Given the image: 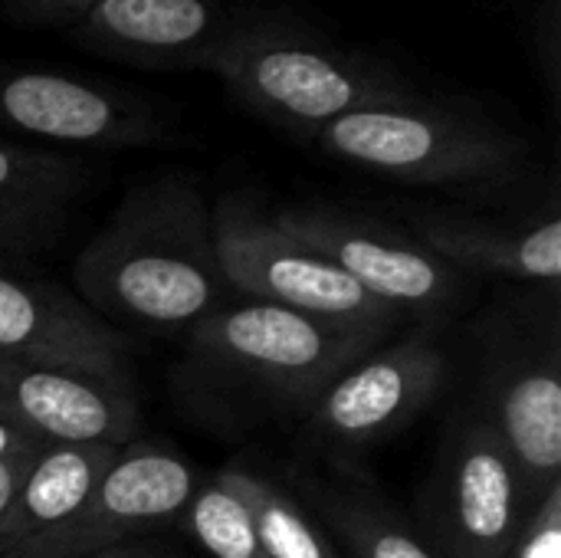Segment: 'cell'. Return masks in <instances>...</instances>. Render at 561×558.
<instances>
[{"label":"cell","mask_w":561,"mask_h":558,"mask_svg":"<svg viewBox=\"0 0 561 558\" xmlns=\"http://www.w3.org/2000/svg\"><path fill=\"white\" fill-rule=\"evenodd\" d=\"M82 187L79 158L0 135V253H36L53 243Z\"/></svg>","instance_id":"9a60e30c"},{"label":"cell","mask_w":561,"mask_h":558,"mask_svg":"<svg viewBox=\"0 0 561 558\" xmlns=\"http://www.w3.org/2000/svg\"><path fill=\"white\" fill-rule=\"evenodd\" d=\"M513 558H561V480L533 510Z\"/></svg>","instance_id":"44dd1931"},{"label":"cell","mask_w":561,"mask_h":558,"mask_svg":"<svg viewBox=\"0 0 561 558\" xmlns=\"http://www.w3.org/2000/svg\"><path fill=\"white\" fill-rule=\"evenodd\" d=\"M404 224L437 260L454 270H477L506 280H559L561 224L556 214L542 220L503 224L440 207H404Z\"/></svg>","instance_id":"5bb4252c"},{"label":"cell","mask_w":561,"mask_h":558,"mask_svg":"<svg viewBox=\"0 0 561 558\" xmlns=\"http://www.w3.org/2000/svg\"><path fill=\"white\" fill-rule=\"evenodd\" d=\"M210 227L227 286L250 303H270L381 335L401 319V309L365 293L325 257L289 237L273 214H260L247 197H224L210 207Z\"/></svg>","instance_id":"5b68a950"},{"label":"cell","mask_w":561,"mask_h":558,"mask_svg":"<svg viewBox=\"0 0 561 558\" xmlns=\"http://www.w3.org/2000/svg\"><path fill=\"white\" fill-rule=\"evenodd\" d=\"M319 510L352 558H437L421 536L404 529V523H398L378 500L329 490L319 493Z\"/></svg>","instance_id":"d6986e66"},{"label":"cell","mask_w":561,"mask_h":558,"mask_svg":"<svg viewBox=\"0 0 561 558\" xmlns=\"http://www.w3.org/2000/svg\"><path fill=\"white\" fill-rule=\"evenodd\" d=\"M444 372V355L427 335L368 352L316 398L309 428L345 447L375 444L434 401Z\"/></svg>","instance_id":"7c38bea8"},{"label":"cell","mask_w":561,"mask_h":558,"mask_svg":"<svg viewBox=\"0 0 561 558\" xmlns=\"http://www.w3.org/2000/svg\"><path fill=\"white\" fill-rule=\"evenodd\" d=\"M381 332L322 322L270 303L220 306L191 326V355L220 375L299 405L375 352Z\"/></svg>","instance_id":"277c9868"},{"label":"cell","mask_w":561,"mask_h":558,"mask_svg":"<svg viewBox=\"0 0 561 558\" xmlns=\"http://www.w3.org/2000/svg\"><path fill=\"white\" fill-rule=\"evenodd\" d=\"M302 145L352 168L427 187L496 184L526 164V141L490 115L414 92L355 109Z\"/></svg>","instance_id":"3957f363"},{"label":"cell","mask_w":561,"mask_h":558,"mask_svg":"<svg viewBox=\"0 0 561 558\" xmlns=\"http://www.w3.org/2000/svg\"><path fill=\"white\" fill-rule=\"evenodd\" d=\"M197 490L187 460L161 447H122L85 503L49 536L7 558H85L178 516Z\"/></svg>","instance_id":"9c48e42d"},{"label":"cell","mask_w":561,"mask_h":558,"mask_svg":"<svg viewBox=\"0 0 561 558\" xmlns=\"http://www.w3.org/2000/svg\"><path fill=\"white\" fill-rule=\"evenodd\" d=\"M118 454V444H49L0 516V558L59 529Z\"/></svg>","instance_id":"e0dca14e"},{"label":"cell","mask_w":561,"mask_h":558,"mask_svg":"<svg viewBox=\"0 0 561 558\" xmlns=\"http://www.w3.org/2000/svg\"><path fill=\"white\" fill-rule=\"evenodd\" d=\"M85 558H145V556H135V553H122V549H102V553H95V556H85Z\"/></svg>","instance_id":"484cf974"},{"label":"cell","mask_w":561,"mask_h":558,"mask_svg":"<svg viewBox=\"0 0 561 558\" xmlns=\"http://www.w3.org/2000/svg\"><path fill=\"white\" fill-rule=\"evenodd\" d=\"M513 454L523 490L533 503L549 493L561 477V382L549 362L513 365L493 388V408L486 414Z\"/></svg>","instance_id":"2e32d148"},{"label":"cell","mask_w":561,"mask_h":558,"mask_svg":"<svg viewBox=\"0 0 561 558\" xmlns=\"http://www.w3.org/2000/svg\"><path fill=\"white\" fill-rule=\"evenodd\" d=\"M247 0H99L66 36L108 62L204 72Z\"/></svg>","instance_id":"30bf717a"},{"label":"cell","mask_w":561,"mask_h":558,"mask_svg":"<svg viewBox=\"0 0 561 558\" xmlns=\"http://www.w3.org/2000/svg\"><path fill=\"white\" fill-rule=\"evenodd\" d=\"M72 280L85 306L108 319L174 329L220 309L230 286L197 181L168 171L131 184L79 250Z\"/></svg>","instance_id":"6da1fadb"},{"label":"cell","mask_w":561,"mask_h":558,"mask_svg":"<svg viewBox=\"0 0 561 558\" xmlns=\"http://www.w3.org/2000/svg\"><path fill=\"white\" fill-rule=\"evenodd\" d=\"M49 447V444H46ZM46 447H33V451H23V454H13V457H0V516L7 513L13 493L20 490L23 477L30 474V467L36 464V457L46 451Z\"/></svg>","instance_id":"cb8c5ba5"},{"label":"cell","mask_w":561,"mask_h":558,"mask_svg":"<svg viewBox=\"0 0 561 558\" xmlns=\"http://www.w3.org/2000/svg\"><path fill=\"white\" fill-rule=\"evenodd\" d=\"M181 513L187 533L210 558H266L247 503L220 474L210 483H197Z\"/></svg>","instance_id":"ffe728a7"},{"label":"cell","mask_w":561,"mask_h":558,"mask_svg":"<svg viewBox=\"0 0 561 558\" xmlns=\"http://www.w3.org/2000/svg\"><path fill=\"white\" fill-rule=\"evenodd\" d=\"M536 20H539V49H542V69L549 79V89L559 92V10L561 0H533Z\"/></svg>","instance_id":"603a6c76"},{"label":"cell","mask_w":561,"mask_h":558,"mask_svg":"<svg viewBox=\"0 0 561 558\" xmlns=\"http://www.w3.org/2000/svg\"><path fill=\"white\" fill-rule=\"evenodd\" d=\"M33 447H46L43 441H33L26 434H16L13 428L0 424V457H13V454H23V451H33Z\"/></svg>","instance_id":"d4e9b609"},{"label":"cell","mask_w":561,"mask_h":558,"mask_svg":"<svg viewBox=\"0 0 561 558\" xmlns=\"http://www.w3.org/2000/svg\"><path fill=\"white\" fill-rule=\"evenodd\" d=\"M273 220L394 309H437L460 296V270L437 260L408 230L335 204H299Z\"/></svg>","instance_id":"ba28073f"},{"label":"cell","mask_w":561,"mask_h":558,"mask_svg":"<svg viewBox=\"0 0 561 558\" xmlns=\"http://www.w3.org/2000/svg\"><path fill=\"white\" fill-rule=\"evenodd\" d=\"M0 352L122 388L128 378L125 342L108 322L10 263H0Z\"/></svg>","instance_id":"8fae6325"},{"label":"cell","mask_w":561,"mask_h":558,"mask_svg":"<svg viewBox=\"0 0 561 558\" xmlns=\"http://www.w3.org/2000/svg\"><path fill=\"white\" fill-rule=\"evenodd\" d=\"M99 0H0V10L10 20L33 23V26H53L69 30L76 20H82Z\"/></svg>","instance_id":"7402d4cb"},{"label":"cell","mask_w":561,"mask_h":558,"mask_svg":"<svg viewBox=\"0 0 561 558\" xmlns=\"http://www.w3.org/2000/svg\"><path fill=\"white\" fill-rule=\"evenodd\" d=\"M204 72L217 76L247 112L296 141L355 109L421 92L401 66L368 49L342 46L299 16L253 3Z\"/></svg>","instance_id":"7a4b0ae2"},{"label":"cell","mask_w":561,"mask_h":558,"mask_svg":"<svg viewBox=\"0 0 561 558\" xmlns=\"http://www.w3.org/2000/svg\"><path fill=\"white\" fill-rule=\"evenodd\" d=\"M0 135L72 148H145L168 138V122L122 86L0 62Z\"/></svg>","instance_id":"52a82bcc"},{"label":"cell","mask_w":561,"mask_h":558,"mask_svg":"<svg viewBox=\"0 0 561 558\" xmlns=\"http://www.w3.org/2000/svg\"><path fill=\"white\" fill-rule=\"evenodd\" d=\"M421 516L424 543L437 558H513L533 503L486 414L450 431L421 500Z\"/></svg>","instance_id":"8992f818"},{"label":"cell","mask_w":561,"mask_h":558,"mask_svg":"<svg viewBox=\"0 0 561 558\" xmlns=\"http://www.w3.org/2000/svg\"><path fill=\"white\" fill-rule=\"evenodd\" d=\"M0 424L43 444L125 447L138 431V408L122 385L0 352Z\"/></svg>","instance_id":"4fadbf2b"},{"label":"cell","mask_w":561,"mask_h":558,"mask_svg":"<svg viewBox=\"0 0 561 558\" xmlns=\"http://www.w3.org/2000/svg\"><path fill=\"white\" fill-rule=\"evenodd\" d=\"M220 477L247 503L266 558H339L316 523L302 513V506L279 487L240 467L220 470Z\"/></svg>","instance_id":"ac0fdd59"}]
</instances>
